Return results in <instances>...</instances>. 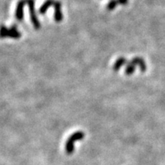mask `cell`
<instances>
[{
  "label": "cell",
  "mask_w": 165,
  "mask_h": 165,
  "mask_svg": "<svg viewBox=\"0 0 165 165\" xmlns=\"http://www.w3.org/2000/svg\"><path fill=\"white\" fill-rule=\"evenodd\" d=\"M27 4L26 0H19L17 3L16 10H15V18L17 21H21L24 18V6Z\"/></svg>",
  "instance_id": "3"
},
{
  "label": "cell",
  "mask_w": 165,
  "mask_h": 165,
  "mask_svg": "<svg viewBox=\"0 0 165 165\" xmlns=\"http://www.w3.org/2000/svg\"><path fill=\"white\" fill-rule=\"evenodd\" d=\"M132 62L135 64V65H138L139 66L140 70L141 72H145L146 70H147V66H146L145 62H144V60L141 58H139V57H135V58L132 60Z\"/></svg>",
  "instance_id": "6"
},
{
  "label": "cell",
  "mask_w": 165,
  "mask_h": 165,
  "mask_svg": "<svg viewBox=\"0 0 165 165\" xmlns=\"http://www.w3.org/2000/svg\"><path fill=\"white\" fill-rule=\"evenodd\" d=\"M54 1L55 0H46V1L44 2V4H43L42 6H41V8H40L39 13L41 14V15H44V14L46 13V12H47V9L51 7V6H53Z\"/></svg>",
  "instance_id": "7"
},
{
  "label": "cell",
  "mask_w": 165,
  "mask_h": 165,
  "mask_svg": "<svg viewBox=\"0 0 165 165\" xmlns=\"http://www.w3.org/2000/svg\"><path fill=\"white\" fill-rule=\"evenodd\" d=\"M21 37V33L18 31L15 25L12 26L10 28H8L6 26H0V38H11L13 39H18Z\"/></svg>",
  "instance_id": "1"
},
{
  "label": "cell",
  "mask_w": 165,
  "mask_h": 165,
  "mask_svg": "<svg viewBox=\"0 0 165 165\" xmlns=\"http://www.w3.org/2000/svg\"><path fill=\"white\" fill-rule=\"evenodd\" d=\"M54 8V20L56 22H61L63 20V14L61 10V3L55 0L53 5Z\"/></svg>",
  "instance_id": "4"
},
{
  "label": "cell",
  "mask_w": 165,
  "mask_h": 165,
  "mask_svg": "<svg viewBox=\"0 0 165 165\" xmlns=\"http://www.w3.org/2000/svg\"><path fill=\"white\" fill-rule=\"evenodd\" d=\"M75 141H73L72 139H70V138H68V139L67 140L65 143V152L67 153V155H71L74 152L75 147H74Z\"/></svg>",
  "instance_id": "5"
},
{
  "label": "cell",
  "mask_w": 165,
  "mask_h": 165,
  "mask_svg": "<svg viewBox=\"0 0 165 165\" xmlns=\"http://www.w3.org/2000/svg\"><path fill=\"white\" fill-rule=\"evenodd\" d=\"M136 66L132 61H129L127 64V66H126V70H125V73L127 76H131V75L133 74V73L135 72V69H136Z\"/></svg>",
  "instance_id": "10"
},
{
  "label": "cell",
  "mask_w": 165,
  "mask_h": 165,
  "mask_svg": "<svg viewBox=\"0 0 165 165\" xmlns=\"http://www.w3.org/2000/svg\"><path fill=\"white\" fill-rule=\"evenodd\" d=\"M84 137H85L84 132H82V131H77V132L71 134L69 138L76 142V141H81V140H83V138H84Z\"/></svg>",
  "instance_id": "9"
},
{
  "label": "cell",
  "mask_w": 165,
  "mask_h": 165,
  "mask_svg": "<svg viewBox=\"0 0 165 165\" xmlns=\"http://www.w3.org/2000/svg\"><path fill=\"white\" fill-rule=\"evenodd\" d=\"M119 5V2L118 0H111L109 2L107 5V9L109 11H112L116 8V6Z\"/></svg>",
  "instance_id": "11"
},
{
  "label": "cell",
  "mask_w": 165,
  "mask_h": 165,
  "mask_svg": "<svg viewBox=\"0 0 165 165\" xmlns=\"http://www.w3.org/2000/svg\"><path fill=\"white\" fill-rule=\"evenodd\" d=\"M126 63H127V61H126V59L124 57H121V58H118L113 65L114 71H118V70H120V68H121L123 65H125Z\"/></svg>",
  "instance_id": "8"
},
{
  "label": "cell",
  "mask_w": 165,
  "mask_h": 165,
  "mask_svg": "<svg viewBox=\"0 0 165 165\" xmlns=\"http://www.w3.org/2000/svg\"><path fill=\"white\" fill-rule=\"evenodd\" d=\"M26 2H27V4L28 6L31 20H32L34 28L35 29H39L41 28V23H40L38 15H37L36 12H35V0H26Z\"/></svg>",
  "instance_id": "2"
},
{
  "label": "cell",
  "mask_w": 165,
  "mask_h": 165,
  "mask_svg": "<svg viewBox=\"0 0 165 165\" xmlns=\"http://www.w3.org/2000/svg\"><path fill=\"white\" fill-rule=\"evenodd\" d=\"M119 2V5H122V6H126L129 3V0H118Z\"/></svg>",
  "instance_id": "12"
}]
</instances>
